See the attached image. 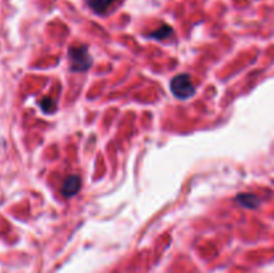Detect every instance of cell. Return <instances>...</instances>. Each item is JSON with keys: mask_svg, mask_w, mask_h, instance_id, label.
Listing matches in <instances>:
<instances>
[{"mask_svg": "<svg viewBox=\"0 0 274 273\" xmlns=\"http://www.w3.org/2000/svg\"><path fill=\"white\" fill-rule=\"evenodd\" d=\"M70 69L74 73H84L92 66V58L87 46H73L68 50Z\"/></svg>", "mask_w": 274, "mask_h": 273, "instance_id": "1", "label": "cell"}, {"mask_svg": "<svg viewBox=\"0 0 274 273\" xmlns=\"http://www.w3.org/2000/svg\"><path fill=\"white\" fill-rule=\"evenodd\" d=\"M170 90L176 98L179 99H189L195 94V87L187 74L177 75L170 82Z\"/></svg>", "mask_w": 274, "mask_h": 273, "instance_id": "2", "label": "cell"}, {"mask_svg": "<svg viewBox=\"0 0 274 273\" xmlns=\"http://www.w3.org/2000/svg\"><path fill=\"white\" fill-rule=\"evenodd\" d=\"M82 186V181L79 176H68V177L63 181L62 185V194L66 198H70V197L77 196L79 190H81Z\"/></svg>", "mask_w": 274, "mask_h": 273, "instance_id": "3", "label": "cell"}, {"mask_svg": "<svg viewBox=\"0 0 274 273\" xmlns=\"http://www.w3.org/2000/svg\"><path fill=\"white\" fill-rule=\"evenodd\" d=\"M241 207L248 208V209H256L260 205V199L257 198L254 194H250V193H242V194H238L237 198H235Z\"/></svg>", "mask_w": 274, "mask_h": 273, "instance_id": "4", "label": "cell"}, {"mask_svg": "<svg viewBox=\"0 0 274 273\" xmlns=\"http://www.w3.org/2000/svg\"><path fill=\"white\" fill-rule=\"evenodd\" d=\"M114 2L115 0H87V4L96 14H105L113 6Z\"/></svg>", "mask_w": 274, "mask_h": 273, "instance_id": "5", "label": "cell"}, {"mask_svg": "<svg viewBox=\"0 0 274 273\" xmlns=\"http://www.w3.org/2000/svg\"><path fill=\"white\" fill-rule=\"evenodd\" d=\"M173 33V28L167 24H163L158 30H155L154 32L149 33V37L154 38V39H158V41H163L166 38H168Z\"/></svg>", "mask_w": 274, "mask_h": 273, "instance_id": "6", "label": "cell"}, {"mask_svg": "<svg viewBox=\"0 0 274 273\" xmlns=\"http://www.w3.org/2000/svg\"><path fill=\"white\" fill-rule=\"evenodd\" d=\"M41 109L46 113V114H51L56 110V105H55V100L51 98H43L41 100Z\"/></svg>", "mask_w": 274, "mask_h": 273, "instance_id": "7", "label": "cell"}]
</instances>
